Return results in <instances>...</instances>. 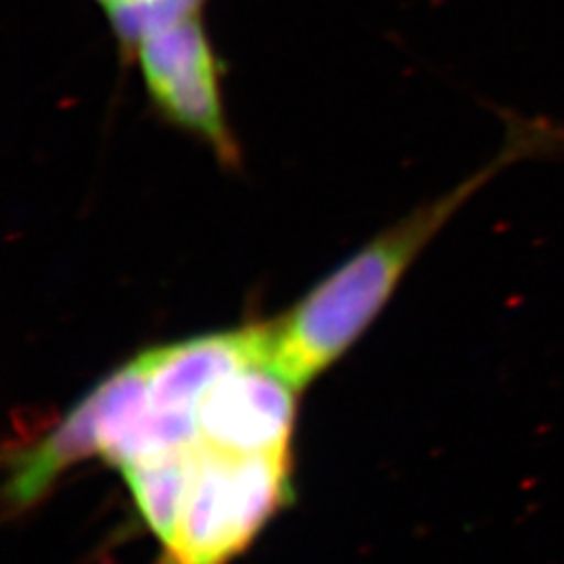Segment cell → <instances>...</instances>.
I'll return each mask as SVG.
<instances>
[{"label":"cell","instance_id":"obj_1","mask_svg":"<svg viewBox=\"0 0 564 564\" xmlns=\"http://www.w3.org/2000/svg\"><path fill=\"white\" fill-rule=\"evenodd\" d=\"M505 144L491 162L444 195L416 205L316 282L279 321L265 324V366L297 391L335 362L391 300L408 270L466 203L510 165L564 151V128L505 113Z\"/></svg>","mask_w":564,"mask_h":564},{"label":"cell","instance_id":"obj_2","mask_svg":"<svg viewBox=\"0 0 564 564\" xmlns=\"http://www.w3.org/2000/svg\"><path fill=\"white\" fill-rule=\"evenodd\" d=\"M291 498L284 454H228L197 445L167 564H228Z\"/></svg>","mask_w":564,"mask_h":564},{"label":"cell","instance_id":"obj_3","mask_svg":"<svg viewBox=\"0 0 564 564\" xmlns=\"http://www.w3.org/2000/svg\"><path fill=\"white\" fill-rule=\"evenodd\" d=\"M128 63L137 65L149 109L163 126L203 144L223 170H241V142L224 101L226 65L205 15L151 34Z\"/></svg>","mask_w":564,"mask_h":564},{"label":"cell","instance_id":"obj_4","mask_svg":"<svg viewBox=\"0 0 564 564\" xmlns=\"http://www.w3.org/2000/svg\"><path fill=\"white\" fill-rule=\"evenodd\" d=\"M295 391L263 364L228 372L197 405L199 444L228 454H284L295 423Z\"/></svg>","mask_w":564,"mask_h":564},{"label":"cell","instance_id":"obj_5","mask_svg":"<svg viewBox=\"0 0 564 564\" xmlns=\"http://www.w3.org/2000/svg\"><path fill=\"white\" fill-rule=\"evenodd\" d=\"M265 324L203 335L149 349L139 356L149 405L165 414L195 416L212 384L232 370L263 364ZM197 419V416H195Z\"/></svg>","mask_w":564,"mask_h":564},{"label":"cell","instance_id":"obj_6","mask_svg":"<svg viewBox=\"0 0 564 564\" xmlns=\"http://www.w3.org/2000/svg\"><path fill=\"white\" fill-rule=\"evenodd\" d=\"M102 389L97 384L39 444L20 454L4 487L13 510L42 500L61 475L95 454H101Z\"/></svg>","mask_w":564,"mask_h":564},{"label":"cell","instance_id":"obj_7","mask_svg":"<svg viewBox=\"0 0 564 564\" xmlns=\"http://www.w3.org/2000/svg\"><path fill=\"white\" fill-rule=\"evenodd\" d=\"M197 445L151 456L121 468L144 523L163 547H167L174 538Z\"/></svg>","mask_w":564,"mask_h":564},{"label":"cell","instance_id":"obj_8","mask_svg":"<svg viewBox=\"0 0 564 564\" xmlns=\"http://www.w3.org/2000/svg\"><path fill=\"white\" fill-rule=\"evenodd\" d=\"M207 2L209 0H134L105 11L121 61L128 63L132 51L151 34L205 15Z\"/></svg>","mask_w":564,"mask_h":564},{"label":"cell","instance_id":"obj_9","mask_svg":"<svg viewBox=\"0 0 564 564\" xmlns=\"http://www.w3.org/2000/svg\"><path fill=\"white\" fill-rule=\"evenodd\" d=\"M95 2L101 7L102 13H105V11L118 9V7H123V4H128V2H134V0H95Z\"/></svg>","mask_w":564,"mask_h":564}]
</instances>
